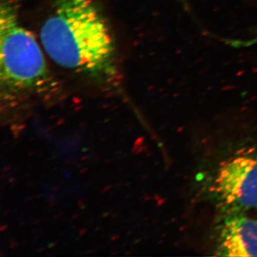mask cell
I'll return each mask as SVG.
<instances>
[{
	"label": "cell",
	"mask_w": 257,
	"mask_h": 257,
	"mask_svg": "<svg viewBox=\"0 0 257 257\" xmlns=\"http://www.w3.org/2000/svg\"><path fill=\"white\" fill-rule=\"evenodd\" d=\"M40 37L44 51L61 67L104 90L121 92L114 34L94 0H57Z\"/></svg>",
	"instance_id": "obj_1"
},
{
	"label": "cell",
	"mask_w": 257,
	"mask_h": 257,
	"mask_svg": "<svg viewBox=\"0 0 257 257\" xmlns=\"http://www.w3.org/2000/svg\"><path fill=\"white\" fill-rule=\"evenodd\" d=\"M20 0H0V83L1 99L20 101L32 94L44 101L60 94L43 50L20 17Z\"/></svg>",
	"instance_id": "obj_2"
},
{
	"label": "cell",
	"mask_w": 257,
	"mask_h": 257,
	"mask_svg": "<svg viewBox=\"0 0 257 257\" xmlns=\"http://www.w3.org/2000/svg\"><path fill=\"white\" fill-rule=\"evenodd\" d=\"M214 188L221 200L233 209L257 208V157H236L225 162Z\"/></svg>",
	"instance_id": "obj_3"
},
{
	"label": "cell",
	"mask_w": 257,
	"mask_h": 257,
	"mask_svg": "<svg viewBox=\"0 0 257 257\" xmlns=\"http://www.w3.org/2000/svg\"><path fill=\"white\" fill-rule=\"evenodd\" d=\"M218 253L224 256H257V220L228 216L221 224Z\"/></svg>",
	"instance_id": "obj_4"
},
{
	"label": "cell",
	"mask_w": 257,
	"mask_h": 257,
	"mask_svg": "<svg viewBox=\"0 0 257 257\" xmlns=\"http://www.w3.org/2000/svg\"><path fill=\"white\" fill-rule=\"evenodd\" d=\"M13 136H14L15 138H20V137L21 136V130H16V131L13 132Z\"/></svg>",
	"instance_id": "obj_5"
},
{
	"label": "cell",
	"mask_w": 257,
	"mask_h": 257,
	"mask_svg": "<svg viewBox=\"0 0 257 257\" xmlns=\"http://www.w3.org/2000/svg\"><path fill=\"white\" fill-rule=\"evenodd\" d=\"M19 128V125L17 124H13L11 125V126H10V130H12V131L14 132L16 131V130H18Z\"/></svg>",
	"instance_id": "obj_6"
},
{
	"label": "cell",
	"mask_w": 257,
	"mask_h": 257,
	"mask_svg": "<svg viewBox=\"0 0 257 257\" xmlns=\"http://www.w3.org/2000/svg\"><path fill=\"white\" fill-rule=\"evenodd\" d=\"M25 127H26V125L23 124H20V125H19L18 130H21V131H23L24 128H25Z\"/></svg>",
	"instance_id": "obj_7"
},
{
	"label": "cell",
	"mask_w": 257,
	"mask_h": 257,
	"mask_svg": "<svg viewBox=\"0 0 257 257\" xmlns=\"http://www.w3.org/2000/svg\"><path fill=\"white\" fill-rule=\"evenodd\" d=\"M84 171H87V169H84V170H82V171H81V173H84V172H84Z\"/></svg>",
	"instance_id": "obj_8"
},
{
	"label": "cell",
	"mask_w": 257,
	"mask_h": 257,
	"mask_svg": "<svg viewBox=\"0 0 257 257\" xmlns=\"http://www.w3.org/2000/svg\"><path fill=\"white\" fill-rule=\"evenodd\" d=\"M62 123H64V121H61L60 122H57V124L60 125L61 124H62Z\"/></svg>",
	"instance_id": "obj_9"
},
{
	"label": "cell",
	"mask_w": 257,
	"mask_h": 257,
	"mask_svg": "<svg viewBox=\"0 0 257 257\" xmlns=\"http://www.w3.org/2000/svg\"><path fill=\"white\" fill-rule=\"evenodd\" d=\"M87 157H83V158H82V160H85V159H87Z\"/></svg>",
	"instance_id": "obj_10"
}]
</instances>
